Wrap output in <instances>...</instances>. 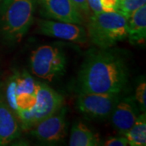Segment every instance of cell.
Wrapping results in <instances>:
<instances>
[{"mask_svg": "<svg viewBox=\"0 0 146 146\" xmlns=\"http://www.w3.org/2000/svg\"><path fill=\"white\" fill-rule=\"evenodd\" d=\"M127 76L125 61L115 50H93L87 54L79 72L80 93L119 94Z\"/></svg>", "mask_w": 146, "mask_h": 146, "instance_id": "cell-1", "label": "cell"}, {"mask_svg": "<svg viewBox=\"0 0 146 146\" xmlns=\"http://www.w3.org/2000/svg\"><path fill=\"white\" fill-rule=\"evenodd\" d=\"M0 3V36L7 43L21 42L33 24L35 0H3Z\"/></svg>", "mask_w": 146, "mask_h": 146, "instance_id": "cell-2", "label": "cell"}, {"mask_svg": "<svg viewBox=\"0 0 146 146\" xmlns=\"http://www.w3.org/2000/svg\"><path fill=\"white\" fill-rule=\"evenodd\" d=\"M127 21L117 11L93 13L87 25L88 39L99 49H110L127 38Z\"/></svg>", "mask_w": 146, "mask_h": 146, "instance_id": "cell-3", "label": "cell"}, {"mask_svg": "<svg viewBox=\"0 0 146 146\" xmlns=\"http://www.w3.org/2000/svg\"><path fill=\"white\" fill-rule=\"evenodd\" d=\"M60 94L44 83L36 84V102L29 111L20 112L17 116L24 129H31L41 120L56 113L63 107Z\"/></svg>", "mask_w": 146, "mask_h": 146, "instance_id": "cell-4", "label": "cell"}, {"mask_svg": "<svg viewBox=\"0 0 146 146\" xmlns=\"http://www.w3.org/2000/svg\"><path fill=\"white\" fill-rule=\"evenodd\" d=\"M29 63L34 76L51 81L65 72L67 58L59 48L42 46L33 51Z\"/></svg>", "mask_w": 146, "mask_h": 146, "instance_id": "cell-5", "label": "cell"}, {"mask_svg": "<svg viewBox=\"0 0 146 146\" xmlns=\"http://www.w3.org/2000/svg\"><path fill=\"white\" fill-rule=\"evenodd\" d=\"M119 99V94L80 93L76 104L79 110L84 115L105 119L110 115Z\"/></svg>", "mask_w": 146, "mask_h": 146, "instance_id": "cell-6", "label": "cell"}, {"mask_svg": "<svg viewBox=\"0 0 146 146\" xmlns=\"http://www.w3.org/2000/svg\"><path fill=\"white\" fill-rule=\"evenodd\" d=\"M66 109L62 107L56 113L41 120L31 129L32 136L43 143H57L67 135Z\"/></svg>", "mask_w": 146, "mask_h": 146, "instance_id": "cell-7", "label": "cell"}, {"mask_svg": "<svg viewBox=\"0 0 146 146\" xmlns=\"http://www.w3.org/2000/svg\"><path fill=\"white\" fill-rule=\"evenodd\" d=\"M38 32L46 36L83 44L87 42L88 35L82 25L58 21L38 20Z\"/></svg>", "mask_w": 146, "mask_h": 146, "instance_id": "cell-8", "label": "cell"}, {"mask_svg": "<svg viewBox=\"0 0 146 146\" xmlns=\"http://www.w3.org/2000/svg\"><path fill=\"white\" fill-rule=\"evenodd\" d=\"M43 14L55 21L83 24V15L72 0H38Z\"/></svg>", "mask_w": 146, "mask_h": 146, "instance_id": "cell-9", "label": "cell"}, {"mask_svg": "<svg viewBox=\"0 0 146 146\" xmlns=\"http://www.w3.org/2000/svg\"><path fill=\"white\" fill-rule=\"evenodd\" d=\"M110 115L112 124L115 129L124 136L133 125L139 115L134 100L131 98H127L119 99Z\"/></svg>", "mask_w": 146, "mask_h": 146, "instance_id": "cell-10", "label": "cell"}, {"mask_svg": "<svg viewBox=\"0 0 146 146\" xmlns=\"http://www.w3.org/2000/svg\"><path fill=\"white\" fill-rule=\"evenodd\" d=\"M21 136V127L7 101L0 94V146L7 145Z\"/></svg>", "mask_w": 146, "mask_h": 146, "instance_id": "cell-11", "label": "cell"}, {"mask_svg": "<svg viewBox=\"0 0 146 146\" xmlns=\"http://www.w3.org/2000/svg\"><path fill=\"white\" fill-rule=\"evenodd\" d=\"M127 38L133 44H142L146 38V4L135 11L127 21Z\"/></svg>", "mask_w": 146, "mask_h": 146, "instance_id": "cell-12", "label": "cell"}, {"mask_svg": "<svg viewBox=\"0 0 146 146\" xmlns=\"http://www.w3.org/2000/svg\"><path fill=\"white\" fill-rule=\"evenodd\" d=\"M68 144L71 146H96L99 145L100 139L84 123L77 122L72 127Z\"/></svg>", "mask_w": 146, "mask_h": 146, "instance_id": "cell-13", "label": "cell"}, {"mask_svg": "<svg viewBox=\"0 0 146 146\" xmlns=\"http://www.w3.org/2000/svg\"><path fill=\"white\" fill-rule=\"evenodd\" d=\"M128 145L131 146H145L146 145V115L145 112L138 115L137 119L124 134Z\"/></svg>", "mask_w": 146, "mask_h": 146, "instance_id": "cell-14", "label": "cell"}, {"mask_svg": "<svg viewBox=\"0 0 146 146\" xmlns=\"http://www.w3.org/2000/svg\"><path fill=\"white\" fill-rule=\"evenodd\" d=\"M91 12H110L118 11L119 0H87Z\"/></svg>", "mask_w": 146, "mask_h": 146, "instance_id": "cell-15", "label": "cell"}, {"mask_svg": "<svg viewBox=\"0 0 146 146\" xmlns=\"http://www.w3.org/2000/svg\"><path fill=\"white\" fill-rule=\"evenodd\" d=\"M146 0H119L118 11L127 18L141 7L145 5Z\"/></svg>", "mask_w": 146, "mask_h": 146, "instance_id": "cell-16", "label": "cell"}, {"mask_svg": "<svg viewBox=\"0 0 146 146\" xmlns=\"http://www.w3.org/2000/svg\"><path fill=\"white\" fill-rule=\"evenodd\" d=\"M135 99L140 105L141 110L145 111L146 108V84L145 81L138 84L136 89Z\"/></svg>", "mask_w": 146, "mask_h": 146, "instance_id": "cell-17", "label": "cell"}, {"mask_svg": "<svg viewBox=\"0 0 146 146\" xmlns=\"http://www.w3.org/2000/svg\"><path fill=\"white\" fill-rule=\"evenodd\" d=\"M128 145V141L125 136L113 137L106 141H105L104 145L106 146H126Z\"/></svg>", "mask_w": 146, "mask_h": 146, "instance_id": "cell-18", "label": "cell"}, {"mask_svg": "<svg viewBox=\"0 0 146 146\" xmlns=\"http://www.w3.org/2000/svg\"><path fill=\"white\" fill-rule=\"evenodd\" d=\"M72 1L82 15L84 14L85 16H88L91 15V11L89 9L87 0H72Z\"/></svg>", "mask_w": 146, "mask_h": 146, "instance_id": "cell-19", "label": "cell"}, {"mask_svg": "<svg viewBox=\"0 0 146 146\" xmlns=\"http://www.w3.org/2000/svg\"><path fill=\"white\" fill-rule=\"evenodd\" d=\"M2 1H3V0H0V2H2Z\"/></svg>", "mask_w": 146, "mask_h": 146, "instance_id": "cell-20", "label": "cell"}]
</instances>
